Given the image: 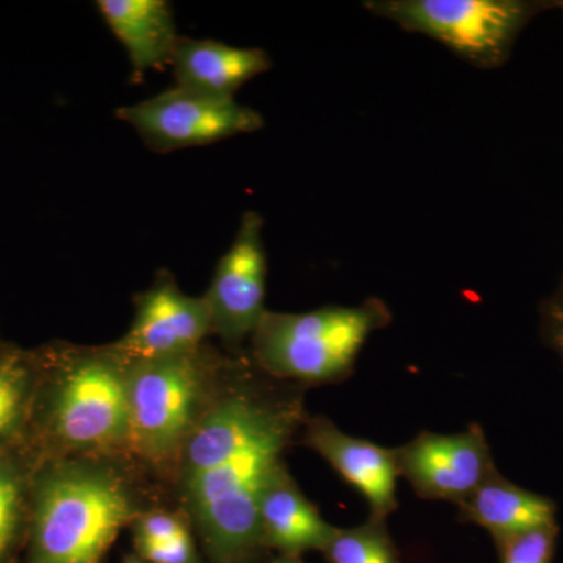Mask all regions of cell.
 <instances>
[{"mask_svg": "<svg viewBox=\"0 0 563 563\" xmlns=\"http://www.w3.org/2000/svg\"><path fill=\"white\" fill-rule=\"evenodd\" d=\"M124 563H147L144 562L143 559H140L136 554L125 555Z\"/></svg>", "mask_w": 563, "mask_h": 563, "instance_id": "obj_24", "label": "cell"}, {"mask_svg": "<svg viewBox=\"0 0 563 563\" xmlns=\"http://www.w3.org/2000/svg\"><path fill=\"white\" fill-rule=\"evenodd\" d=\"M146 470L133 459L68 457L36 465L32 563H102L122 529L152 504Z\"/></svg>", "mask_w": 563, "mask_h": 563, "instance_id": "obj_2", "label": "cell"}, {"mask_svg": "<svg viewBox=\"0 0 563 563\" xmlns=\"http://www.w3.org/2000/svg\"><path fill=\"white\" fill-rule=\"evenodd\" d=\"M38 383L40 357L13 347L0 350V448L27 442Z\"/></svg>", "mask_w": 563, "mask_h": 563, "instance_id": "obj_16", "label": "cell"}, {"mask_svg": "<svg viewBox=\"0 0 563 563\" xmlns=\"http://www.w3.org/2000/svg\"><path fill=\"white\" fill-rule=\"evenodd\" d=\"M399 477L409 483L418 498L461 506L493 473L490 444L481 424L463 432H420L395 448Z\"/></svg>", "mask_w": 563, "mask_h": 563, "instance_id": "obj_9", "label": "cell"}, {"mask_svg": "<svg viewBox=\"0 0 563 563\" xmlns=\"http://www.w3.org/2000/svg\"><path fill=\"white\" fill-rule=\"evenodd\" d=\"M266 261L263 218L246 211L229 251L218 262L203 298L209 303L213 335L220 336L232 354L257 331L265 307Z\"/></svg>", "mask_w": 563, "mask_h": 563, "instance_id": "obj_8", "label": "cell"}, {"mask_svg": "<svg viewBox=\"0 0 563 563\" xmlns=\"http://www.w3.org/2000/svg\"><path fill=\"white\" fill-rule=\"evenodd\" d=\"M176 87L210 98L235 99L247 81L272 68L268 52L180 36L172 58Z\"/></svg>", "mask_w": 563, "mask_h": 563, "instance_id": "obj_13", "label": "cell"}, {"mask_svg": "<svg viewBox=\"0 0 563 563\" xmlns=\"http://www.w3.org/2000/svg\"><path fill=\"white\" fill-rule=\"evenodd\" d=\"M133 547L135 554L147 563H206L192 532L184 533L169 542L140 543Z\"/></svg>", "mask_w": 563, "mask_h": 563, "instance_id": "obj_21", "label": "cell"}, {"mask_svg": "<svg viewBox=\"0 0 563 563\" xmlns=\"http://www.w3.org/2000/svg\"><path fill=\"white\" fill-rule=\"evenodd\" d=\"M457 507L459 520L485 529L496 547L521 533L558 526L553 499L510 483L499 470Z\"/></svg>", "mask_w": 563, "mask_h": 563, "instance_id": "obj_14", "label": "cell"}, {"mask_svg": "<svg viewBox=\"0 0 563 563\" xmlns=\"http://www.w3.org/2000/svg\"><path fill=\"white\" fill-rule=\"evenodd\" d=\"M363 9L439 41L476 68L498 69L521 32L553 5L551 0H368Z\"/></svg>", "mask_w": 563, "mask_h": 563, "instance_id": "obj_6", "label": "cell"}, {"mask_svg": "<svg viewBox=\"0 0 563 563\" xmlns=\"http://www.w3.org/2000/svg\"><path fill=\"white\" fill-rule=\"evenodd\" d=\"M129 365L113 344H62L40 355L38 390L25 442L38 446V463L133 459Z\"/></svg>", "mask_w": 563, "mask_h": 563, "instance_id": "obj_3", "label": "cell"}, {"mask_svg": "<svg viewBox=\"0 0 563 563\" xmlns=\"http://www.w3.org/2000/svg\"><path fill=\"white\" fill-rule=\"evenodd\" d=\"M303 446L321 455L352 487L365 496L369 518L388 520L398 509L399 472L395 448L347 435L328 417H309L301 432Z\"/></svg>", "mask_w": 563, "mask_h": 563, "instance_id": "obj_11", "label": "cell"}, {"mask_svg": "<svg viewBox=\"0 0 563 563\" xmlns=\"http://www.w3.org/2000/svg\"><path fill=\"white\" fill-rule=\"evenodd\" d=\"M322 554L328 563H401L387 520L376 518L355 528H336Z\"/></svg>", "mask_w": 563, "mask_h": 563, "instance_id": "obj_18", "label": "cell"}, {"mask_svg": "<svg viewBox=\"0 0 563 563\" xmlns=\"http://www.w3.org/2000/svg\"><path fill=\"white\" fill-rule=\"evenodd\" d=\"M391 320L387 303L377 298L303 313L268 310L251 336L250 357L263 373L284 383L306 388L342 384L354 373L366 340Z\"/></svg>", "mask_w": 563, "mask_h": 563, "instance_id": "obj_5", "label": "cell"}, {"mask_svg": "<svg viewBox=\"0 0 563 563\" xmlns=\"http://www.w3.org/2000/svg\"><path fill=\"white\" fill-rule=\"evenodd\" d=\"M117 117L161 154L207 146L263 128L262 114L235 99L210 98L179 87L120 107Z\"/></svg>", "mask_w": 563, "mask_h": 563, "instance_id": "obj_7", "label": "cell"}, {"mask_svg": "<svg viewBox=\"0 0 563 563\" xmlns=\"http://www.w3.org/2000/svg\"><path fill=\"white\" fill-rule=\"evenodd\" d=\"M306 387L274 379L250 354L229 355L168 483L206 563H263L258 506L309 413Z\"/></svg>", "mask_w": 563, "mask_h": 563, "instance_id": "obj_1", "label": "cell"}, {"mask_svg": "<svg viewBox=\"0 0 563 563\" xmlns=\"http://www.w3.org/2000/svg\"><path fill=\"white\" fill-rule=\"evenodd\" d=\"M266 563H306L302 558L299 555H284L277 554L276 558H273L272 561Z\"/></svg>", "mask_w": 563, "mask_h": 563, "instance_id": "obj_23", "label": "cell"}, {"mask_svg": "<svg viewBox=\"0 0 563 563\" xmlns=\"http://www.w3.org/2000/svg\"><path fill=\"white\" fill-rule=\"evenodd\" d=\"M540 336L544 346L563 362V276L539 310Z\"/></svg>", "mask_w": 563, "mask_h": 563, "instance_id": "obj_22", "label": "cell"}, {"mask_svg": "<svg viewBox=\"0 0 563 563\" xmlns=\"http://www.w3.org/2000/svg\"><path fill=\"white\" fill-rule=\"evenodd\" d=\"M98 10L131 60L133 77L172 65L177 35L166 0H99Z\"/></svg>", "mask_w": 563, "mask_h": 563, "instance_id": "obj_15", "label": "cell"}, {"mask_svg": "<svg viewBox=\"0 0 563 563\" xmlns=\"http://www.w3.org/2000/svg\"><path fill=\"white\" fill-rule=\"evenodd\" d=\"M558 526L521 533L498 544L501 563H554Z\"/></svg>", "mask_w": 563, "mask_h": 563, "instance_id": "obj_19", "label": "cell"}, {"mask_svg": "<svg viewBox=\"0 0 563 563\" xmlns=\"http://www.w3.org/2000/svg\"><path fill=\"white\" fill-rule=\"evenodd\" d=\"M210 335L213 328L203 295H187L163 273L136 296L131 328L111 344L125 361L135 363L198 350Z\"/></svg>", "mask_w": 563, "mask_h": 563, "instance_id": "obj_10", "label": "cell"}, {"mask_svg": "<svg viewBox=\"0 0 563 563\" xmlns=\"http://www.w3.org/2000/svg\"><path fill=\"white\" fill-rule=\"evenodd\" d=\"M228 358L202 344L129 365L132 457L147 473L168 483L185 443L209 409Z\"/></svg>", "mask_w": 563, "mask_h": 563, "instance_id": "obj_4", "label": "cell"}, {"mask_svg": "<svg viewBox=\"0 0 563 563\" xmlns=\"http://www.w3.org/2000/svg\"><path fill=\"white\" fill-rule=\"evenodd\" d=\"M551 5H553V10H559L563 13V0H551Z\"/></svg>", "mask_w": 563, "mask_h": 563, "instance_id": "obj_25", "label": "cell"}, {"mask_svg": "<svg viewBox=\"0 0 563 563\" xmlns=\"http://www.w3.org/2000/svg\"><path fill=\"white\" fill-rule=\"evenodd\" d=\"M133 544L162 543L192 532L187 517L177 509L151 507L135 518L131 525Z\"/></svg>", "mask_w": 563, "mask_h": 563, "instance_id": "obj_20", "label": "cell"}, {"mask_svg": "<svg viewBox=\"0 0 563 563\" xmlns=\"http://www.w3.org/2000/svg\"><path fill=\"white\" fill-rule=\"evenodd\" d=\"M18 448H0V563L13 558L22 533L31 526L32 483L36 466L29 468Z\"/></svg>", "mask_w": 563, "mask_h": 563, "instance_id": "obj_17", "label": "cell"}, {"mask_svg": "<svg viewBox=\"0 0 563 563\" xmlns=\"http://www.w3.org/2000/svg\"><path fill=\"white\" fill-rule=\"evenodd\" d=\"M258 523L266 551L299 558L309 551L322 553L336 529L303 495L287 463L266 484L258 506Z\"/></svg>", "mask_w": 563, "mask_h": 563, "instance_id": "obj_12", "label": "cell"}]
</instances>
